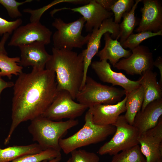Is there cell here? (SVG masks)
I'll return each instance as SVG.
<instances>
[{
    "label": "cell",
    "mask_w": 162,
    "mask_h": 162,
    "mask_svg": "<svg viewBox=\"0 0 162 162\" xmlns=\"http://www.w3.org/2000/svg\"><path fill=\"white\" fill-rule=\"evenodd\" d=\"M14 83L12 122L4 144H8L13 133L22 122L41 116L52 103L58 91L55 73L46 69L23 72Z\"/></svg>",
    "instance_id": "cell-1"
},
{
    "label": "cell",
    "mask_w": 162,
    "mask_h": 162,
    "mask_svg": "<svg viewBox=\"0 0 162 162\" xmlns=\"http://www.w3.org/2000/svg\"><path fill=\"white\" fill-rule=\"evenodd\" d=\"M84 52H77L52 47V54L46 63V69L55 74L58 91L68 92L74 100L80 90L84 73Z\"/></svg>",
    "instance_id": "cell-2"
},
{
    "label": "cell",
    "mask_w": 162,
    "mask_h": 162,
    "mask_svg": "<svg viewBox=\"0 0 162 162\" xmlns=\"http://www.w3.org/2000/svg\"><path fill=\"white\" fill-rule=\"evenodd\" d=\"M79 123L75 119L57 122L40 116L31 121L28 130L33 140L37 142L43 150L52 149L60 151V140Z\"/></svg>",
    "instance_id": "cell-3"
},
{
    "label": "cell",
    "mask_w": 162,
    "mask_h": 162,
    "mask_svg": "<svg viewBox=\"0 0 162 162\" xmlns=\"http://www.w3.org/2000/svg\"><path fill=\"white\" fill-rule=\"evenodd\" d=\"M85 123L79 131L67 138L61 139L59 144L65 154L81 147L96 144L114 134L116 128L113 125L102 126L95 124L92 115L88 110L85 116Z\"/></svg>",
    "instance_id": "cell-4"
},
{
    "label": "cell",
    "mask_w": 162,
    "mask_h": 162,
    "mask_svg": "<svg viewBox=\"0 0 162 162\" xmlns=\"http://www.w3.org/2000/svg\"><path fill=\"white\" fill-rule=\"evenodd\" d=\"M125 94L124 89L102 84L87 76L84 86L78 92L75 99L88 108L97 104H116Z\"/></svg>",
    "instance_id": "cell-5"
},
{
    "label": "cell",
    "mask_w": 162,
    "mask_h": 162,
    "mask_svg": "<svg viewBox=\"0 0 162 162\" xmlns=\"http://www.w3.org/2000/svg\"><path fill=\"white\" fill-rule=\"evenodd\" d=\"M86 21L82 17L70 22H64L60 18H56L52 26L57 31L52 35L54 48L72 50L74 48H82L87 44L91 33L85 36L82 34Z\"/></svg>",
    "instance_id": "cell-6"
},
{
    "label": "cell",
    "mask_w": 162,
    "mask_h": 162,
    "mask_svg": "<svg viewBox=\"0 0 162 162\" xmlns=\"http://www.w3.org/2000/svg\"><path fill=\"white\" fill-rule=\"evenodd\" d=\"M112 125L116 128L115 132L111 139L99 148L100 155H113L139 144L138 129L128 123L124 115H120Z\"/></svg>",
    "instance_id": "cell-7"
},
{
    "label": "cell",
    "mask_w": 162,
    "mask_h": 162,
    "mask_svg": "<svg viewBox=\"0 0 162 162\" xmlns=\"http://www.w3.org/2000/svg\"><path fill=\"white\" fill-rule=\"evenodd\" d=\"M74 100L67 91H59L52 103L41 116L54 121L64 118L75 119L88 108Z\"/></svg>",
    "instance_id": "cell-8"
},
{
    "label": "cell",
    "mask_w": 162,
    "mask_h": 162,
    "mask_svg": "<svg viewBox=\"0 0 162 162\" xmlns=\"http://www.w3.org/2000/svg\"><path fill=\"white\" fill-rule=\"evenodd\" d=\"M52 34V32L40 21L31 22L20 26L14 32L8 45L19 47L35 42L48 45L51 42Z\"/></svg>",
    "instance_id": "cell-9"
},
{
    "label": "cell",
    "mask_w": 162,
    "mask_h": 162,
    "mask_svg": "<svg viewBox=\"0 0 162 162\" xmlns=\"http://www.w3.org/2000/svg\"><path fill=\"white\" fill-rule=\"evenodd\" d=\"M131 51L130 55L119 60L115 68L124 70L129 75H140L154 68L152 53L146 46L139 45Z\"/></svg>",
    "instance_id": "cell-10"
},
{
    "label": "cell",
    "mask_w": 162,
    "mask_h": 162,
    "mask_svg": "<svg viewBox=\"0 0 162 162\" xmlns=\"http://www.w3.org/2000/svg\"><path fill=\"white\" fill-rule=\"evenodd\" d=\"M107 32L111 34V37L113 39H116L118 34L119 24L115 23L112 17L104 20L99 28L92 31L87 43V48L83 50L84 52V73L80 89L85 84L92 59L98 52L102 37Z\"/></svg>",
    "instance_id": "cell-11"
},
{
    "label": "cell",
    "mask_w": 162,
    "mask_h": 162,
    "mask_svg": "<svg viewBox=\"0 0 162 162\" xmlns=\"http://www.w3.org/2000/svg\"><path fill=\"white\" fill-rule=\"evenodd\" d=\"M65 10L80 14L86 21V31L90 33L93 30L99 28L104 20L111 18L113 14L110 11L104 8L95 0H90L88 4L77 8L55 9L50 14L52 16L57 12Z\"/></svg>",
    "instance_id": "cell-12"
},
{
    "label": "cell",
    "mask_w": 162,
    "mask_h": 162,
    "mask_svg": "<svg viewBox=\"0 0 162 162\" xmlns=\"http://www.w3.org/2000/svg\"><path fill=\"white\" fill-rule=\"evenodd\" d=\"M91 65L101 81L111 83L113 86L117 85L122 87L125 91V94H129L141 85V77L137 81L131 80L123 73L112 70L109 63L106 60L94 61Z\"/></svg>",
    "instance_id": "cell-13"
},
{
    "label": "cell",
    "mask_w": 162,
    "mask_h": 162,
    "mask_svg": "<svg viewBox=\"0 0 162 162\" xmlns=\"http://www.w3.org/2000/svg\"><path fill=\"white\" fill-rule=\"evenodd\" d=\"M138 141L146 162H157L162 159V116L156 126L139 136Z\"/></svg>",
    "instance_id": "cell-14"
},
{
    "label": "cell",
    "mask_w": 162,
    "mask_h": 162,
    "mask_svg": "<svg viewBox=\"0 0 162 162\" xmlns=\"http://www.w3.org/2000/svg\"><path fill=\"white\" fill-rule=\"evenodd\" d=\"M141 8L142 17L135 31L156 33L162 30V7L157 0H144Z\"/></svg>",
    "instance_id": "cell-15"
},
{
    "label": "cell",
    "mask_w": 162,
    "mask_h": 162,
    "mask_svg": "<svg viewBox=\"0 0 162 162\" xmlns=\"http://www.w3.org/2000/svg\"><path fill=\"white\" fill-rule=\"evenodd\" d=\"M19 47L20 52V65L22 67L31 66L32 69L39 70L45 69L51 55L46 51L45 44L35 42Z\"/></svg>",
    "instance_id": "cell-16"
},
{
    "label": "cell",
    "mask_w": 162,
    "mask_h": 162,
    "mask_svg": "<svg viewBox=\"0 0 162 162\" xmlns=\"http://www.w3.org/2000/svg\"><path fill=\"white\" fill-rule=\"evenodd\" d=\"M127 96L114 104H97L89 107L88 110L92 115L94 123L102 126L112 125L122 113L126 111Z\"/></svg>",
    "instance_id": "cell-17"
},
{
    "label": "cell",
    "mask_w": 162,
    "mask_h": 162,
    "mask_svg": "<svg viewBox=\"0 0 162 162\" xmlns=\"http://www.w3.org/2000/svg\"><path fill=\"white\" fill-rule=\"evenodd\" d=\"M162 115V98L148 104L136 114L133 125L138 131L139 136L156 126Z\"/></svg>",
    "instance_id": "cell-18"
},
{
    "label": "cell",
    "mask_w": 162,
    "mask_h": 162,
    "mask_svg": "<svg viewBox=\"0 0 162 162\" xmlns=\"http://www.w3.org/2000/svg\"><path fill=\"white\" fill-rule=\"evenodd\" d=\"M105 45L103 48L98 52L100 60H109L114 68L122 58H126L131 54L130 50L123 48L117 40L113 39L108 32L104 34Z\"/></svg>",
    "instance_id": "cell-19"
},
{
    "label": "cell",
    "mask_w": 162,
    "mask_h": 162,
    "mask_svg": "<svg viewBox=\"0 0 162 162\" xmlns=\"http://www.w3.org/2000/svg\"><path fill=\"white\" fill-rule=\"evenodd\" d=\"M157 76V73L151 70L145 72L141 76L144 99L141 110L151 102L162 98V87L158 82Z\"/></svg>",
    "instance_id": "cell-20"
},
{
    "label": "cell",
    "mask_w": 162,
    "mask_h": 162,
    "mask_svg": "<svg viewBox=\"0 0 162 162\" xmlns=\"http://www.w3.org/2000/svg\"><path fill=\"white\" fill-rule=\"evenodd\" d=\"M43 150L37 143L0 147V162H10L22 156L40 153Z\"/></svg>",
    "instance_id": "cell-21"
},
{
    "label": "cell",
    "mask_w": 162,
    "mask_h": 162,
    "mask_svg": "<svg viewBox=\"0 0 162 162\" xmlns=\"http://www.w3.org/2000/svg\"><path fill=\"white\" fill-rule=\"evenodd\" d=\"M127 96L125 103L126 113L124 115L128 123L133 125L135 117L141 109L144 99V92L142 86L134 89Z\"/></svg>",
    "instance_id": "cell-22"
},
{
    "label": "cell",
    "mask_w": 162,
    "mask_h": 162,
    "mask_svg": "<svg viewBox=\"0 0 162 162\" xmlns=\"http://www.w3.org/2000/svg\"><path fill=\"white\" fill-rule=\"evenodd\" d=\"M141 0H136L130 11L124 13L123 15V20L119 24V33L116 40L120 39L121 44L132 34L136 26V19L135 15V10L138 3Z\"/></svg>",
    "instance_id": "cell-23"
},
{
    "label": "cell",
    "mask_w": 162,
    "mask_h": 162,
    "mask_svg": "<svg viewBox=\"0 0 162 162\" xmlns=\"http://www.w3.org/2000/svg\"><path fill=\"white\" fill-rule=\"evenodd\" d=\"M20 60V57H10L7 53L0 52V75L11 79L13 75H20L23 68L19 64Z\"/></svg>",
    "instance_id": "cell-24"
},
{
    "label": "cell",
    "mask_w": 162,
    "mask_h": 162,
    "mask_svg": "<svg viewBox=\"0 0 162 162\" xmlns=\"http://www.w3.org/2000/svg\"><path fill=\"white\" fill-rule=\"evenodd\" d=\"M110 162H146L139 145L113 155Z\"/></svg>",
    "instance_id": "cell-25"
},
{
    "label": "cell",
    "mask_w": 162,
    "mask_h": 162,
    "mask_svg": "<svg viewBox=\"0 0 162 162\" xmlns=\"http://www.w3.org/2000/svg\"><path fill=\"white\" fill-rule=\"evenodd\" d=\"M61 156L60 151L48 149L34 154L26 155L10 162H41L51 160Z\"/></svg>",
    "instance_id": "cell-26"
},
{
    "label": "cell",
    "mask_w": 162,
    "mask_h": 162,
    "mask_svg": "<svg viewBox=\"0 0 162 162\" xmlns=\"http://www.w3.org/2000/svg\"><path fill=\"white\" fill-rule=\"evenodd\" d=\"M162 30L154 33L149 31H143L136 34H132L121 44L124 48H129L132 50L140 45L143 40L153 37L162 35Z\"/></svg>",
    "instance_id": "cell-27"
},
{
    "label": "cell",
    "mask_w": 162,
    "mask_h": 162,
    "mask_svg": "<svg viewBox=\"0 0 162 162\" xmlns=\"http://www.w3.org/2000/svg\"><path fill=\"white\" fill-rule=\"evenodd\" d=\"M134 3L133 0H116L110 9L114 14V22L119 24L123 15L130 10Z\"/></svg>",
    "instance_id": "cell-28"
},
{
    "label": "cell",
    "mask_w": 162,
    "mask_h": 162,
    "mask_svg": "<svg viewBox=\"0 0 162 162\" xmlns=\"http://www.w3.org/2000/svg\"><path fill=\"white\" fill-rule=\"evenodd\" d=\"M70 153V162H99V156L93 152L79 149L74 150Z\"/></svg>",
    "instance_id": "cell-29"
},
{
    "label": "cell",
    "mask_w": 162,
    "mask_h": 162,
    "mask_svg": "<svg viewBox=\"0 0 162 162\" xmlns=\"http://www.w3.org/2000/svg\"><path fill=\"white\" fill-rule=\"evenodd\" d=\"M32 1V0H26L23 2H19L15 0H0V4L5 8L10 17L16 18L22 16V14L18 9V7Z\"/></svg>",
    "instance_id": "cell-30"
},
{
    "label": "cell",
    "mask_w": 162,
    "mask_h": 162,
    "mask_svg": "<svg viewBox=\"0 0 162 162\" xmlns=\"http://www.w3.org/2000/svg\"><path fill=\"white\" fill-rule=\"evenodd\" d=\"M22 22L21 18L13 21H8L0 17V35H3L6 33L11 34L21 26Z\"/></svg>",
    "instance_id": "cell-31"
},
{
    "label": "cell",
    "mask_w": 162,
    "mask_h": 162,
    "mask_svg": "<svg viewBox=\"0 0 162 162\" xmlns=\"http://www.w3.org/2000/svg\"><path fill=\"white\" fill-rule=\"evenodd\" d=\"M116 0H95L96 2L104 9L110 11L111 7L113 4Z\"/></svg>",
    "instance_id": "cell-32"
},
{
    "label": "cell",
    "mask_w": 162,
    "mask_h": 162,
    "mask_svg": "<svg viewBox=\"0 0 162 162\" xmlns=\"http://www.w3.org/2000/svg\"><path fill=\"white\" fill-rule=\"evenodd\" d=\"M154 66L157 67L159 70L160 74V79L159 83L162 87V58L161 56L158 57L154 61Z\"/></svg>",
    "instance_id": "cell-33"
},
{
    "label": "cell",
    "mask_w": 162,
    "mask_h": 162,
    "mask_svg": "<svg viewBox=\"0 0 162 162\" xmlns=\"http://www.w3.org/2000/svg\"><path fill=\"white\" fill-rule=\"evenodd\" d=\"M14 83L12 82H7L3 80L0 75V100L2 91L5 89L13 86Z\"/></svg>",
    "instance_id": "cell-34"
},
{
    "label": "cell",
    "mask_w": 162,
    "mask_h": 162,
    "mask_svg": "<svg viewBox=\"0 0 162 162\" xmlns=\"http://www.w3.org/2000/svg\"><path fill=\"white\" fill-rule=\"evenodd\" d=\"M10 35L6 33L3 35L1 41H0V52L7 53L5 47V44L8 38Z\"/></svg>",
    "instance_id": "cell-35"
},
{
    "label": "cell",
    "mask_w": 162,
    "mask_h": 162,
    "mask_svg": "<svg viewBox=\"0 0 162 162\" xmlns=\"http://www.w3.org/2000/svg\"><path fill=\"white\" fill-rule=\"evenodd\" d=\"M62 159L61 156L50 160H45L41 162H59Z\"/></svg>",
    "instance_id": "cell-36"
},
{
    "label": "cell",
    "mask_w": 162,
    "mask_h": 162,
    "mask_svg": "<svg viewBox=\"0 0 162 162\" xmlns=\"http://www.w3.org/2000/svg\"><path fill=\"white\" fill-rule=\"evenodd\" d=\"M66 162H70V158Z\"/></svg>",
    "instance_id": "cell-37"
},
{
    "label": "cell",
    "mask_w": 162,
    "mask_h": 162,
    "mask_svg": "<svg viewBox=\"0 0 162 162\" xmlns=\"http://www.w3.org/2000/svg\"><path fill=\"white\" fill-rule=\"evenodd\" d=\"M157 162H162V159H160Z\"/></svg>",
    "instance_id": "cell-38"
}]
</instances>
